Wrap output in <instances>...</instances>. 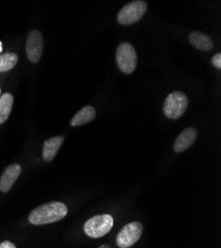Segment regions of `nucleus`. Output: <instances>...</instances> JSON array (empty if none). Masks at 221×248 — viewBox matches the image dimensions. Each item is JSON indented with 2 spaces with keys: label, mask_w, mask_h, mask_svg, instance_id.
Here are the masks:
<instances>
[{
  "label": "nucleus",
  "mask_w": 221,
  "mask_h": 248,
  "mask_svg": "<svg viewBox=\"0 0 221 248\" xmlns=\"http://www.w3.org/2000/svg\"><path fill=\"white\" fill-rule=\"evenodd\" d=\"M189 107V98L183 92H173L164 102V113L170 119L182 117Z\"/></svg>",
  "instance_id": "2"
},
{
  "label": "nucleus",
  "mask_w": 221,
  "mask_h": 248,
  "mask_svg": "<svg viewBox=\"0 0 221 248\" xmlns=\"http://www.w3.org/2000/svg\"><path fill=\"white\" fill-rule=\"evenodd\" d=\"M22 168L19 164H11L6 168L4 173L0 178V192L7 193L11 190L12 186L21 174Z\"/></svg>",
  "instance_id": "8"
},
{
  "label": "nucleus",
  "mask_w": 221,
  "mask_h": 248,
  "mask_svg": "<svg viewBox=\"0 0 221 248\" xmlns=\"http://www.w3.org/2000/svg\"><path fill=\"white\" fill-rule=\"evenodd\" d=\"M95 114H96V111L94 108L90 106H87L75 113V115L71 120V125L72 126L84 125V124H87L92 121L95 117Z\"/></svg>",
  "instance_id": "12"
},
{
  "label": "nucleus",
  "mask_w": 221,
  "mask_h": 248,
  "mask_svg": "<svg viewBox=\"0 0 221 248\" xmlns=\"http://www.w3.org/2000/svg\"><path fill=\"white\" fill-rule=\"evenodd\" d=\"M98 248H112V247H111V246H109V245H106V244H104V245L99 246Z\"/></svg>",
  "instance_id": "17"
},
{
  "label": "nucleus",
  "mask_w": 221,
  "mask_h": 248,
  "mask_svg": "<svg viewBox=\"0 0 221 248\" xmlns=\"http://www.w3.org/2000/svg\"><path fill=\"white\" fill-rule=\"evenodd\" d=\"M18 63V56L15 53H5L0 56V73L12 70Z\"/></svg>",
  "instance_id": "14"
},
{
  "label": "nucleus",
  "mask_w": 221,
  "mask_h": 248,
  "mask_svg": "<svg viewBox=\"0 0 221 248\" xmlns=\"http://www.w3.org/2000/svg\"><path fill=\"white\" fill-rule=\"evenodd\" d=\"M190 42L193 47L202 51H211L213 49V41L208 36L202 32H192L190 34Z\"/></svg>",
  "instance_id": "11"
},
{
  "label": "nucleus",
  "mask_w": 221,
  "mask_h": 248,
  "mask_svg": "<svg viewBox=\"0 0 221 248\" xmlns=\"http://www.w3.org/2000/svg\"><path fill=\"white\" fill-rule=\"evenodd\" d=\"M212 65L217 68V69H221V54L217 53L212 57Z\"/></svg>",
  "instance_id": "15"
},
{
  "label": "nucleus",
  "mask_w": 221,
  "mask_h": 248,
  "mask_svg": "<svg viewBox=\"0 0 221 248\" xmlns=\"http://www.w3.org/2000/svg\"><path fill=\"white\" fill-rule=\"evenodd\" d=\"M13 95L9 93L0 96V124H3L9 117L13 107Z\"/></svg>",
  "instance_id": "13"
},
{
  "label": "nucleus",
  "mask_w": 221,
  "mask_h": 248,
  "mask_svg": "<svg viewBox=\"0 0 221 248\" xmlns=\"http://www.w3.org/2000/svg\"><path fill=\"white\" fill-rule=\"evenodd\" d=\"M0 248H16V246L11 241H3L0 243Z\"/></svg>",
  "instance_id": "16"
},
{
  "label": "nucleus",
  "mask_w": 221,
  "mask_h": 248,
  "mask_svg": "<svg viewBox=\"0 0 221 248\" xmlns=\"http://www.w3.org/2000/svg\"><path fill=\"white\" fill-rule=\"evenodd\" d=\"M44 51V37L43 34L33 30L29 33L26 41V53L31 63H38Z\"/></svg>",
  "instance_id": "7"
},
{
  "label": "nucleus",
  "mask_w": 221,
  "mask_h": 248,
  "mask_svg": "<svg viewBox=\"0 0 221 248\" xmlns=\"http://www.w3.org/2000/svg\"><path fill=\"white\" fill-rule=\"evenodd\" d=\"M113 226V217L110 215H98L89 218L84 226L85 232L91 238L106 235Z\"/></svg>",
  "instance_id": "3"
},
{
  "label": "nucleus",
  "mask_w": 221,
  "mask_h": 248,
  "mask_svg": "<svg viewBox=\"0 0 221 248\" xmlns=\"http://www.w3.org/2000/svg\"><path fill=\"white\" fill-rule=\"evenodd\" d=\"M197 138V131L194 128L189 127L180 132L175 141L174 149L177 153H182L189 149Z\"/></svg>",
  "instance_id": "9"
},
{
  "label": "nucleus",
  "mask_w": 221,
  "mask_h": 248,
  "mask_svg": "<svg viewBox=\"0 0 221 248\" xmlns=\"http://www.w3.org/2000/svg\"><path fill=\"white\" fill-rule=\"evenodd\" d=\"M0 94H1V89H0Z\"/></svg>",
  "instance_id": "18"
},
{
  "label": "nucleus",
  "mask_w": 221,
  "mask_h": 248,
  "mask_svg": "<svg viewBox=\"0 0 221 248\" xmlns=\"http://www.w3.org/2000/svg\"><path fill=\"white\" fill-rule=\"evenodd\" d=\"M68 214L67 205L61 202H51L34 209L29 221L34 225H44L63 219Z\"/></svg>",
  "instance_id": "1"
},
{
  "label": "nucleus",
  "mask_w": 221,
  "mask_h": 248,
  "mask_svg": "<svg viewBox=\"0 0 221 248\" xmlns=\"http://www.w3.org/2000/svg\"><path fill=\"white\" fill-rule=\"evenodd\" d=\"M143 233V224L139 221H132L124 225L116 237V244L119 248H129L133 246Z\"/></svg>",
  "instance_id": "6"
},
{
  "label": "nucleus",
  "mask_w": 221,
  "mask_h": 248,
  "mask_svg": "<svg viewBox=\"0 0 221 248\" xmlns=\"http://www.w3.org/2000/svg\"><path fill=\"white\" fill-rule=\"evenodd\" d=\"M116 62L119 70L123 74H132L137 66V53L135 48L127 42L120 43L116 50Z\"/></svg>",
  "instance_id": "4"
},
{
  "label": "nucleus",
  "mask_w": 221,
  "mask_h": 248,
  "mask_svg": "<svg viewBox=\"0 0 221 248\" xmlns=\"http://www.w3.org/2000/svg\"><path fill=\"white\" fill-rule=\"evenodd\" d=\"M148 5L142 0H136L127 3L117 15V21L121 25H132L142 19Z\"/></svg>",
  "instance_id": "5"
},
{
  "label": "nucleus",
  "mask_w": 221,
  "mask_h": 248,
  "mask_svg": "<svg viewBox=\"0 0 221 248\" xmlns=\"http://www.w3.org/2000/svg\"><path fill=\"white\" fill-rule=\"evenodd\" d=\"M64 141L65 137L63 135L55 136L46 140L43 146V159L46 162H51L55 158L59 148H61Z\"/></svg>",
  "instance_id": "10"
}]
</instances>
